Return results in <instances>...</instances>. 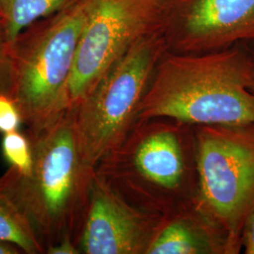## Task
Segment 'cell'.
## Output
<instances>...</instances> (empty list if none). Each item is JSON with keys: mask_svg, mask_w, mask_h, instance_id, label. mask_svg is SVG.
Masks as SVG:
<instances>
[{"mask_svg": "<svg viewBox=\"0 0 254 254\" xmlns=\"http://www.w3.org/2000/svg\"><path fill=\"white\" fill-rule=\"evenodd\" d=\"M0 241L19 247L23 254H46L34 230L15 202L0 190Z\"/></svg>", "mask_w": 254, "mask_h": 254, "instance_id": "7c38bea8", "label": "cell"}, {"mask_svg": "<svg viewBox=\"0 0 254 254\" xmlns=\"http://www.w3.org/2000/svg\"><path fill=\"white\" fill-rule=\"evenodd\" d=\"M74 0H0V16L9 41L13 42L27 27L49 17Z\"/></svg>", "mask_w": 254, "mask_h": 254, "instance_id": "8fae6325", "label": "cell"}, {"mask_svg": "<svg viewBox=\"0 0 254 254\" xmlns=\"http://www.w3.org/2000/svg\"><path fill=\"white\" fill-rule=\"evenodd\" d=\"M241 245L246 254H254V207L246 220Z\"/></svg>", "mask_w": 254, "mask_h": 254, "instance_id": "2e32d148", "label": "cell"}, {"mask_svg": "<svg viewBox=\"0 0 254 254\" xmlns=\"http://www.w3.org/2000/svg\"><path fill=\"white\" fill-rule=\"evenodd\" d=\"M167 52L160 29L141 37L73 108L77 146L88 167L95 169L136 126L139 104Z\"/></svg>", "mask_w": 254, "mask_h": 254, "instance_id": "5b68a950", "label": "cell"}, {"mask_svg": "<svg viewBox=\"0 0 254 254\" xmlns=\"http://www.w3.org/2000/svg\"><path fill=\"white\" fill-rule=\"evenodd\" d=\"M95 172L133 205L168 216L198 194L195 127L173 119L138 121Z\"/></svg>", "mask_w": 254, "mask_h": 254, "instance_id": "3957f363", "label": "cell"}, {"mask_svg": "<svg viewBox=\"0 0 254 254\" xmlns=\"http://www.w3.org/2000/svg\"><path fill=\"white\" fill-rule=\"evenodd\" d=\"M0 17H1V16H0Z\"/></svg>", "mask_w": 254, "mask_h": 254, "instance_id": "d6986e66", "label": "cell"}, {"mask_svg": "<svg viewBox=\"0 0 254 254\" xmlns=\"http://www.w3.org/2000/svg\"><path fill=\"white\" fill-rule=\"evenodd\" d=\"M85 19V1L74 0L27 27L11 42L12 98L27 132L41 130L67 109V84Z\"/></svg>", "mask_w": 254, "mask_h": 254, "instance_id": "277c9868", "label": "cell"}, {"mask_svg": "<svg viewBox=\"0 0 254 254\" xmlns=\"http://www.w3.org/2000/svg\"><path fill=\"white\" fill-rule=\"evenodd\" d=\"M27 134L32 146V169L23 174L9 168L0 176V190L27 218L46 252L65 236L77 242L95 169L82 161L73 109H65L48 126Z\"/></svg>", "mask_w": 254, "mask_h": 254, "instance_id": "7a4b0ae2", "label": "cell"}, {"mask_svg": "<svg viewBox=\"0 0 254 254\" xmlns=\"http://www.w3.org/2000/svg\"><path fill=\"white\" fill-rule=\"evenodd\" d=\"M14 88V63L4 22L0 17V94L12 97Z\"/></svg>", "mask_w": 254, "mask_h": 254, "instance_id": "5bb4252c", "label": "cell"}, {"mask_svg": "<svg viewBox=\"0 0 254 254\" xmlns=\"http://www.w3.org/2000/svg\"><path fill=\"white\" fill-rule=\"evenodd\" d=\"M147 254H229L227 237L191 202L165 216Z\"/></svg>", "mask_w": 254, "mask_h": 254, "instance_id": "30bf717a", "label": "cell"}, {"mask_svg": "<svg viewBox=\"0 0 254 254\" xmlns=\"http://www.w3.org/2000/svg\"><path fill=\"white\" fill-rule=\"evenodd\" d=\"M1 149L3 157L9 164V168L23 174L30 173L33 154L31 141L27 133L16 130L4 134Z\"/></svg>", "mask_w": 254, "mask_h": 254, "instance_id": "4fadbf2b", "label": "cell"}, {"mask_svg": "<svg viewBox=\"0 0 254 254\" xmlns=\"http://www.w3.org/2000/svg\"><path fill=\"white\" fill-rule=\"evenodd\" d=\"M168 52L204 54L254 41V0H169L159 27Z\"/></svg>", "mask_w": 254, "mask_h": 254, "instance_id": "ba28073f", "label": "cell"}, {"mask_svg": "<svg viewBox=\"0 0 254 254\" xmlns=\"http://www.w3.org/2000/svg\"><path fill=\"white\" fill-rule=\"evenodd\" d=\"M199 189L196 208L227 237L229 254L242 251L254 207V122L195 127Z\"/></svg>", "mask_w": 254, "mask_h": 254, "instance_id": "8992f818", "label": "cell"}, {"mask_svg": "<svg viewBox=\"0 0 254 254\" xmlns=\"http://www.w3.org/2000/svg\"><path fill=\"white\" fill-rule=\"evenodd\" d=\"M247 43L204 54L167 52L137 109V122L173 119L193 127L254 122Z\"/></svg>", "mask_w": 254, "mask_h": 254, "instance_id": "6da1fadb", "label": "cell"}, {"mask_svg": "<svg viewBox=\"0 0 254 254\" xmlns=\"http://www.w3.org/2000/svg\"><path fill=\"white\" fill-rule=\"evenodd\" d=\"M164 218L130 203L94 172L77 247L85 254H147Z\"/></svg>", "mask_w": 254, "mask_h": 254, "instance_id": "9c48e42d", "label": "cell"}, {"mask_svg": "<svg viewBox=\"0 0 254 254\" xmlns=\"http://www.w3.org/2000/svg\"><path fill=\"white\" fill-rule=\"evenodd\" d=\"M46 254H80V251L73 236H65L64 239H62L58 244L47 248Z\"/></svg>", "mask_w": 254, "mask_h": 254, "instance_id": "e0dca14e", "label": "cell"}, {"mask_svg": "<svg viewBox=\"0 0 254 254\" xmlns=\"http://www.w3.org/2000/svg\"><path fill=\"white\" fill-rule=\"evenodd\" d=\"M86 19L67 84L66 109L81 102L138 39L159 29L169 0H84Z\"/></svg>", "mask_w": 254, "mask_h": 254, "instance_id": "52a82bcc", "label": "cell"}, {"mask_svg": "<svg viewBox=\"0 0 254 254\" xmlns=\"http://www.w3.org/2000/svg\"><path fill=\"white\" fill-rule=\"evenodd\" d=\"M247 46L249 48L250 52V58H251V69H250V90L254 96V41L248 42Z\"/></svg>", "mask_w": 254, "mask_h": 254, "instance_id": "ac0fdd59", "label": "cell"}, {"mask_svg": "<svg viewBox=\"0 0 254 254\" xmlns=\"http://www.w3.org/2000/svg\"><path fill=\"white\" fill-rule=\"evenodd\" d=\"M21 125L23 119L16 102L10 96L0 94V134L19 130Z\"/></svg>", "mask_w": 254, "mask_h": 254, "instance_id": "9a60e30c", "label": "cell"}]
</instances>
